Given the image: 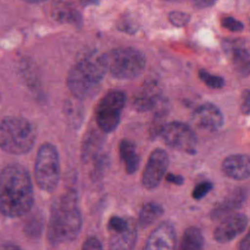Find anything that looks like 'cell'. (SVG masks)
<instances>
[{
    "mask_svg": "<svg viewBox=\"0 0 250 250\" xmlns=\"http://www.w3.org/2000/svg\"><path fill=\"white\" fill-rule=\"evenodd\" d=\"M249 23H250V20H249Z\"/></svg>",
    "mask_w": 250,
    "mask_h": 250,
    "instance_id": "34",
    "label": "cell"
},
{
    "mask_svg": "<svg viewBox=\"0 0 250 250\" xmlns=\"http://www.w3.org/2000/svg\"><path fill=\"white\" fill-rule=\"evenodd\" d=\"M213 188V184L209 181H203L198 183L192 189L191 195L195 200H200L205 197Z\"/></svg>",
    "mask_w": 250,
    "mask_h": 250,
    "instance_id": "26",
    "label": "cell"
},
{
    "mask_svg": "<svg viewBox=\"0 0 250 250\" xmlns=\"http://www.w3.org/2000/svg\"><path fill=\"white\" fill-rule=\"evenodd\" d=\"M105 72L103 55H87L70 68L67 87L76 99H88L99 90Z\"/></svg>",
    "mask_w": 250,
    "mask_h": 250,
    "instance_id": "3",
    "label": "cell"
},
{
    "mask_svg": "<svg viewBox=\"0 0 250 250\" xmlns=\"http://www.w3.org/2000/svg\"><path fill=\"white\" fill-rule=\"evenodd\" d=\"M168 19L169 21L177 26V27H181V26H185L187 25L189 21H190V15L185 12H181V11H173L170 12L168 15Z\"/></svg>",
    "mask_w": 250,
    "mask_h": 250,
    "instance_id": "24",
    "label": "cell"
},
{
    "mask_svg": "<svg viewBox=\"0 0 250 250\" xmlns=\"http://www.w3.org/2000/svg\"><path fill=\"white\" fill-rule=\"evenodd\" d=\"M221 169L229 179L237 181L248 179L250 178V154H230L223 160Z\"/></svg>",
    "mask_w": 250,
    "mask_h": 250,
    "instance_id": "15",
    "label": "cell"
},
{
    "mask_svg": "<svg viewBox=\"0 0 250 250\" xmlns=\"http://www.w3.org/2000/svg\"><path fill=\"white\" fill-rule=\"evenodd\" d=\"M163 142L170 147L188 154L196 152L197 139L192 128L180 121H172L164 125L160 132Z\"/></svg>",
    "mask_w": 250,
    "mask_h": 250,
    "instance_id": "8",
    "label": "cell"
},
{
    "mask_svg": "<svg viewBox=\"0 0 250 250\" xmlns=\"http://www.w3.org/2000/svg\"><path fill=\"white\" fill-rule=\"evenodd\" d=\"M165 179L167 182L169 183H172L174 185H177V186H180V185H183L184 182H185V179L183 176L181 175H176V174H173V173H169L165 176Z\"/></svg>",
    "mask_w": 250,
    "mask_h": 250,
    "instance_id": "30",
    "label": "cell"
},
{
    "mask_svg": "<svg viewBox=\"0 0 250 250\" xmlns=\"http://www.w3.org/2000/svg\"><path fill=\"white\" fill-rule=\"evenodd\" d=\"M33 186L28 171L9 164L0 171V212L9 218L27 214L33 206Z\"/></svg>",
    "mask_w": 250,
    "mask_h": 250,
    "instance_id": "1",
    "label": "cell"
},
{
    "mask_svg": "<svg viewBox=\"0 0 250 250\" xmlns=\"http://www.w3.org/2000/svg\"><path fill=\"white\" fill-rule=\"evenodd\" d=\"M198 77L206 86L212 89H222L226 85V81L222 76L212 74L206 69H199Z\"/></svg>",
    "mask_w": 250,
    "mask_h": 250,
    "instance_id": "22",
    "label": "cell"
},
{
    "mask_svg": "<svg viewBox=\"0 0 250 250\" xmlns=\"http://www.w3.org/2000/svg\"><path fill=\"white\" fill-rule=\"evenodd\" d=\"M138 239L137 223L130 218L128 227L119 231L109 232L108 250H133Z\"/></svg>",
    "mask_w": 250,
    "mask_h": 250,
    "instance_id": "16",
    "label": "cell"
},
{
    "mask_svg": "<svg viewBox=\"0 0 250 250\" xmlns=\"http://www.w3.org/2000/svg\"><path fill=\"white\" fill-rule=\"evenodd\" d=\"M125 104L126 95L121 90H110L100 100L96 109V121L104 133L116 129Z\"/></svg>",
    "mask_w": 250,
    "mask_h": 250,
    "instance_id": "7",
    "label": "cell"
},
{
    "mask_svg": "<svg viewBox=\"0 0 250 250\" xmlns=\"http://www.w3.org/2000/svg\"><path fill=\"white\" fill-rule=\"evenodd\" d=\"M248 195V190L244 188H237L229 193L221 202H219L211 211L210 217L212 220H223L228 216L234 214L243 203Z\"/></svg>",
    "mask_w": 250,
    "mask_h": 250,
    "instance_id": "14",
    "label": "cell"
},
{
    "mask_svg": "<svg viewBox=\"0 0 250 250\" xmlns=\"http://www.w3.org/2000/svg\"><path fill=\"white\" fill-rule=\"evenodd\" d=\"M169 166L168 153L162 148H155L149 155L142 175V184L146 189H154L161 183Z\"/></svg>",
    "mask_w": 250,
    "mask_h": 250,
    "instance_id": "9",
    "label": "cell"
},
{
    "mask_svg": "<svg viewBox=\"0 0 250 250\" xmlns=\"http://www.w3.org/2000/svg\"><path fill=\"white\" fill-rule=\"evenodd\" d=\"M163 99L159 84L155 80H149L145 82L136 92L132 104L138 111L154 110Z\"/></svg>",
    "mask_w": 250,
    "mask_h": 250,
    "instance_id": "13",
    "label": "cell"
},
{
    "mask_svg": "<svg viewBox=\"0 0 250 250\" xmlns=\"http://www.w3.org/2000/svg\"><path fill=\"white\" fill-rule=\"evenodd\" d=\"M248 226V217L243 213H234L221 220L213 231L214 240L225 244L239 236Z\"/></svg>",
    "mask_w": 250,
    "mask_h": 250,
    "instance_id": "10",
    "label": "cell"
},
{
    "mask_svg": "<svg viewBox=\"0 0 250 250\" xmlns=\"http://www.w3.org/2000/svg\"><path fill=\"white\" fill-rule=\"evenodd\" d=\"M204 236L195 226L185 229L177 250H204Z\"/></svg>",
    "mask_w": 250,
    "mask_h": 250,
    "instance_id": "19",
    "label": "cell"
},
{
    "mask_svg": "<svg viewBox=\"0 0 250 250\" xmlns=\"http://www.w3.org/2000/svg\"><path fill=\"white\" fill-rule=\"evenodd\" d=\"M36 131L25 118L7 116L0 120V147L12 154H24L35 144Z\"/></svg>",
    "mask_w": 250,
    "mask_h": 250,
    "instance_id": "4",
    "label": "cell"
},
{
    "mask_svg": "<svg viewBox=\"0 0 250 250\" xmlns=\"http://www.w3.org/2000/svg\"><path fill=\"white\" fill-rule=\"evenodd\" d=\"M191 120L196 127L214 132L224 124V115L221 109L212 103L199 104L191 114Z\"/></svg>",
    "mask_w": 250,
    "mask_h": 250,
    "instance_id": "12",
    "label": "cell"
},
{
    "mask_svg": "<svg viewBox=\"0 0 250 250\" xmlns=\"http://www.w3.org/2000/svg\"><path fill=\"white\" fill-rule=\"evenodd\" d=\"M144 250H177V232L169 221L160 223L147 236Z\"/></svg>",
    "mask_w": 250,
    "mask_h": 250,
    "instance_id": "11",
    "label": "cell"
},
{
    "mask_svg": "<svg viewBox=\"0 0 250 250\" xmlns=\"http://www.w3.org/2000/svg\"><path fill=\"white\" fill-rule=\"evenodd\" d=\"M52 17L59 22L68 23L75 26L82 24V17L79 11L68 3H58L53 7Z\"/></svg>",
    "mask_w": 250,
    "mask_h": 250,
    "instance_id": "18",
    "label": "cell"
},
{
    "mask_svg": "<svg viewBox=\"0 0 250 250\" xmlns=\"http://www.w3.org/2000/svg\"><path fill=\"white\" fill-rule=\"evenodd\" d=\"M1 250H22V249L16 244H6L2 247Z\"/></svg>",
    "mask_w": 250,
    "mask_h": 250,
    "instance_id": "33",
    "label": "cell"
},
{
    "mask_svg": "<svg viewBox=\"0 0 250 250\" xmlns=\"http://www.w3.org/2000/svg\"><path fill=\"white\" fill-rule=\"evenodd\" d=\"M61 174L60 156L56 146L50 143L43 144L36 155L34 178L40 189L52 192L58 187Z\"/></svg>",
    "mask_w": 250,
    "mask_h": 250,
    "instance_id": "6",
    "label": "cell"
},
{
    "mask_svg": "<svg viewBox=\"0 0 250 250\" xmlns=\"http://www.w3.org/2000/svg\"><path fill=\"white\" fill-rule=\"evenodd\" d=\"M106 71L117 79H134L146 66L145 54L133 47H119L103 54Z\"/></svg>",
    "mask_w": 250,
    "mask_h": 250,
    "instance_id": "5",
    "label": "cell"
},
{
    "mask_svg": "<svg viewBox=\"0 0 250 250\" xmlns=\"http://www.w3.org/2000/svg\"><path fill=\"white\" fill-rule=\"evenodd\" d=\"M163 212V207L156 202H147L144 204L139 213V225L142 228H147L160 218Z\"/></svg>",
    "mask_w": 250,
    "mask_h": 250,
    "instance_id": "20",
    "label": "cell"
},
{
    "mask_svg": "<svg viewBox=\"0 0 250 250\" xmlns=\"http://www.w3.org/2000/svg\"><path fill=\"white\" fill-rule=\"evenodd\" d=\"M221 24L224 28L230 30V31H234V32L241 31L244 28V24L242 21H240L237 19L230 17V16H226V17L222 18Z\"/></svg>",
    "mask_w": 250,
    "mask_h": 250,
    "instance_id": "27",
    "label": "cell"
},
{
    "mask_svg": "<svg viewBox=\"0 0 250 250\" xmlns=\"http://www.w3.org/2000/svg\"><path fill=\"white\" fill-rule=\"evenodd\" d=\"M82 214L75 190H67L58 197L51 207L47 238L52 245L74 240L82 228Z\"/></svg>",
    "mask_w": 250,
    "mask_h": 250,
    "instance_id": "2",
    "label": "cell"
},
{
    "mask_svg": "<svg viewBox=\"0 0 250 250\" xmlns=\"http://www.w3.org/2000/svg\"><path fill=\"white\" fill-rule=\"evenodd\" d=\"M240 111L244 115H250V89H245L241 93Z\"/></svg>",
    "mask_w": 250,
    "mask_h": 250,
    "instance_id": "29",
    "label": "cell"
},
{
    "mask_svg": "<svg viewBox=\"0 0 250 250\" xmlns=\"http://www.w3.org/2000/svg\"><path fill=\"white\" fill-rule=\"evenodd\" d=\"M116 25L120 31L127 33H135L139 29L137 20L130 13L123 14L122 16H120Z\"/></svg>",
    "mask_w": 250,
    "mask_h": 250,
    "instance_id": "23",
    "label": "cell"
},
{
    "mask_svg": "<svg viewBox=\"0 0 250 250\" xmlns=\"http://www.w3.org/2000/svg\"><path fill=\"white\" fill-rule=\"evenodd\" d=\"M101 148V141L99 135L92 133L85 140L82 148V158L87 161L91 158H95L99 154V149Z\"/></svg>",
    "mask_w": 250,
    "mask_h": 250,
    "instance_id": "21",
    "label": "cell"
},
{
    "mask_svg": "<svg viewBox=\"0 0 250 250\" xmlns=\"http://www.w3.org/2000/svg\"><path fill=\"white\" fill-rule=\"evenodd\" d=\"M238 250H250V230L239 241Z\"/></svg>",
    "mask_w": 250,
    "mask_h": 250,
    "instance_id": "31",
    "label": "cell"
},
{
    "mask_svg": "<svg viewBox=\"0 0 250 250\" xmlns=\"http://www.w3.org/2000/svg\"><path fill=\"white\" fill-rule=\"evenodd\" d=\"M216 2H213V1H206V0H203V1H196L194 2V6H196L197 8H208V7H211L215 4Z\"/></svg>",
    "mask_w": 250,
    "mask_h": 250,
    "instance_id": "32",
    "label": "cell"
},
{
    "mask_svg": "<svg viewBox=\"0 0 250 250\" xmlns=\"http://www.w3.org/2000/svg\"><path fill=\"white\" fill-rule=\"evenodd\" d=\"M119 154L126 172L134 174L140 165V156L137 152L136 145L130 140L123 139L119 143Z\"/></svg>",
    "mask_w": 250,
    "mask_h": 250,
    "instance_id": "17",
    "label": "cell"
},
{
    "mask_svg": "<svg viewBox=\"0 0 250 250\" xmlns=\"http://www.w3.org/2000/svg\"><path fill=\"white\" fill-rule=\"evenodd\" d=\"M82 250H104L103 244L96 236H89L85 239Z\"/></svg>",
    "mask_w": 250,
    "mask_h": 250,
    "instance_id": "28",
    "label": "cell"
},
{
    "mask_svg": "<svg viewBox=\"0 0 250 250\" xmlns=\"http://www.w3.org/2000/svg\"><path fill=\"white\" fill-rule=\"evenodd\" d=\"M42 229V221L40 218L33 217L30 221L26 222L24 226V232L29 237H38Z\"/></svg>",
    "mask_w": 250,
    "mask_h": 250,
    "instance_id": "25",
    "label": "cell"
}]
</instances>
